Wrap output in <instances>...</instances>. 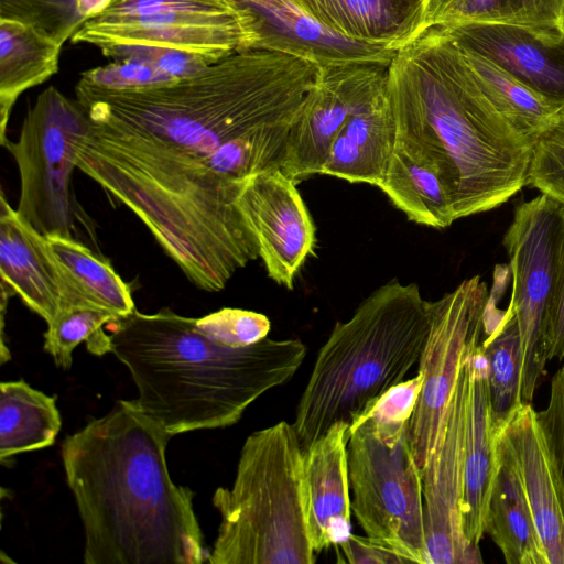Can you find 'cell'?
Returning a JSON list of instances; mask_svg holds the SVG:
<instances>
[{
    "label": "cell",
    "mask_w": 564,
    "mask_h": 564,
    "mask_svg": "<svg viewBox=\"0 0 564 564\" xmlns=\"http://www.w3.org/2000/svg\"><path fill=\"white\" fill-rule=\"evenodd\" d=\"M318 74L303 58L247 50L172 84L122 91L75 87L91 121L80 142L154 164L202 160L249 131L291 122Z\"/></svg>",
    "instance_id": "cell-1"
},
{
    "label": "cell",
    "mask_w": 564,
    "mask_h": 564,
    "mask_svg": "<svg viewBox=\"0 0 564 564\" xmlns=\"http://www.w3.org/2000/svg\"><path fill=\"white\" fill-rule=\"evenodd\" d=\"M172 435L135 399L65 437L62 460L80 517L86 564H202L194 492L171 479Z\"/></svg>",
    "instance_id": "cell-2"
},
{
    "label": "cell",
    "mask_w": 564,
    "mask_h": 564,
    "mask_svg": "<svg viewBox=\"0 0 564 564\" xmlns=\"http://www.w3.org/2000/svg\"><path fill=\"white\" fill-rule=\"evenodd\" d=\"M387 90L395 133L437 161L455 219L494 209L527 185L531 143L491 104L445 29L426 28L395 51Z\"/></svg>",
    "instance_id": "cell-3"
},
{
    "label": "cell",
    "mask_w": 564,
    "mask_h": 564,
    "mask_svg": "<svg viewBox=\"0 0 564 564\" xmlns=\"http://www.w3.org/2000/svg\"><path fill=\"white\" fill-rule=\"evenodd\" d=\"M109 325L110 352L129 369L139 408L172 436L236 424L262 394L290 381L306 356L297 338L224 346L196 318L169 308L135 310Z\"/></svg>",
    "instance_id": "cell-4"
},
{
    "label": "cell",
    "mask_w": 564,
    "mask_h": 564,
    "mask_svg": "<svg viewBox=\"0 0 564 564\" xmlns=\"http://www.w3.org/2000/svg\"><path fill=\"white\" fill-rule=\"evenodd\" d=\"M430 317L415 283L390 280L351 317L337 322L318 350L292 423L303 449L336 423L350 430L419 364Z\"/></svg>",
    "instance_id": "cell-5"
},
{
    "label": "cell",
    "mask_w": 564,
    "mask_h": 564,
    "mask_svg": "<svg viewBox=\"0 0 564 564\" xmlns=\"http://www.w3.org/2000/svg\"><path fill=\"white\" fill-rule=\"evenodd\" d=\"M213 505L221 521L209 564H314L307 521L303 448L293 424L280 421L245 441L231 488Z\"/></svg>",
    "instance_id": "cell-6"
},
{
    "label": "cell",
    "mask_w": 564,
    "mask_h": 564,
    "mask_svg": "<svg viewBox=\"0 0 564 564\" xmlns=\"http://www.w3.org/2000/svg\"><path fill=\"white\" fill-rule=\"evenodd\" d=\"M409 423L369 414L352 429L347 445L351 511L366 536L408 563L427 564L422 473Z\"/></svg>",
    "instance_id": "cell-7"
},
{
    "label": "cell",
    "mask_w": 564,
    "mask_h": 564,
    "mask_svg": "<svg viewBox=\"0 0 564 564\" xmlns=\"http://www.w3.org/2000/svg\"><path fill=\"white\" fill-rule=\"evenodd\" d=\"M70 41L96 46L106 57L119 50L164 47L215 63L256 50L259 32L253 11L240 0H113Z\"/></svg>",
    "instance_id": "cell-8"
},
{
    "label": "cell",
    "mask_w": 564,
    "mask_h": 564,
    "mask_svg": "<svg viewBox=\"0 0 564 564\" xmlns=\"http://www.w3.org/2000/svg\"><path fill=\"white\" fill-rule=\"evenodd\" d=\"M90 127L84 106L50 86L28 110L18 141L2 144L19 170L17 212L44 236L75 238L77 219L90 229L72 187L75 150Z\"/></svg>",
    "instance_id": "cell-9"
},
{
    "label": "cell",
    "mask_w": 564,
    "mask_h": 564,
    "mask_svg": "<svg viewBox=\"0 0 564 564\" xmlns=\"http://www.w3.org/2000/svg\"><path fill=\"white\" fill-rule=\"evenodd\" d=\"M564 240V205L541 194L517 206L502 243L510 260L522 351V402L531 404L549 362L546 333Z\"/></svg>",
    "instance_id": "cell-10"
},
{
    "label": "cell",
    "mask_w": 564,
    "mask_h": 564,
    "mask_svg": "<svg viewBox=\"0 0 564 564\" xmlns=\"http://www.w3.org/2000/svg\"><path fill=\"white\" fill-rule=\"evenodd\" d=\"M489 297L487 284L476 275L441 299L427 301L430 329L417 368L423 384L409 423L410 443L421 473L445 426L464 356L480 341Z\"/></svg>",
    "instance_id": "cell-11"
},
{
    "label": "cell",
    "mask_w": 564,
    "mask_h": 564,
    "mask_svg": "<svg viewBox=\"0 0 564 564\" xmlns=\"http://www.w3.org/2000/svg\"><path fill=\"white\" fill-rule=\"evenodd\" d=\"M388 66L352 63L319 68L294 117L281 161L295 183L319 174L328 150L348 118L387 91Z\"/></svg>",
    "instance_id": "cell-12"
},
{
    "label": "cell",
    "mask_w": 564,
    "mask_h": 564,
    "mask_svg": "<svg viewBox=\"0 0 564 564\" xmlns=\"http://www.w3.org/2000/svg\"><path fill=\"white\" fill-rule=\"evenodd\" d=\"M467 351L438 444L422 471L427 564L484 562L479 546L468 541L463 529L462 502L468 399Z\"/></svg>",
    "instance_id": "cell-13"
},
{
    "label": "cell",
    "mask_w": 564,
    "mask_h": 564,
    "mask_svg": "<svg viewBox=\"0 0 564 564\" xmlns=\"http://www.w3.org/2000/svg\"><path fill=\"white\" fill-rule=\"evenodd\" d=\"M236 204L257 239L269 278L292 290L315 246V227L296 183L280 167L264 170L247 180Z\"/></svg>",
    "instance_id": "cell-14"
},
{
    "label": "cell",
    "mask_w": 564,
    "mask_h": 564,
    "mask_svg": "<svg viewBox=\"0 0 564 564\" xmlns=\"http://www.w3.org/2000/svg\"><path fill=\"white\" fill-rule=\"evenodd\" d=\"M498 438L519 474L549 564H564V479L539 412L522 403Z\"/></svg>",
    "instance_id": "cell-15"
},
{
    "label": "cell",
    "mask_w": 564,
    "mask_h": 564,
    "mask_svg": "<svg viewBox=\"0 0 564 564\" xmlns=\"http://www.w3.org/2000/svg\"><path fill=\"white\" fill-rule=\"evenodd\" d=\"M445 29L464 48L564 108V35L525 26L466 23Z\"/></svg>",
    "instance_id": "cell-16"
},
{
    "label": "cell",
    "mask_w": 564,
    "mask_h": 564,
    "mask_svg": "<svg viewBox=\"0 0 564 564\" xmlns=\"http://www.w3.org/2000/svg\"><path fill=\"white\" fill-rule=\"evenodd\" d=\"M254 13L259 41L269 50L308 61L319 68L352 63L389 65L395 51L384 44L345 37L290 0H240Z\"/></svg>",
    "instance_id": "cell-17"
},
{
    "label": "cell",
    "mask_w": 564,
    "mask_h": 564,
    "mask_svg": "<svg viewBox=\"0 0 564 564\" xmlns=\"http://www.w3.org/2000/svg\"><path fill=\"white\" fill-rule=\"evenodd\" d=\"M468 399L466 411L463 529L474 545H479L487 528L489 499L497 471V434L503 421L492 411L488 361L481 343L466 355Z\"/></svg>",
    "instance_id": "cell-18"
},
{
    "label": "cell",
    "mask_w": 564,
    "mask_h": 564,
    "mask_svg": "<svg viewBox=\"0 0 564 564\" xmlns=\"http://www.w3.org/2000/svg\"><path fill=\"white\" fill-rule=\"evenodd\" d=\"M351 434L336 423L303 449L306 521L316 554L351 534L347 445Z\"/></svg>",
    "instance_id": "cell-19"
},
{
    "label": "cell",
    "mask_w": 564,
    "mask_h": 564,
    "mask_svg": "<svg viewBox=\"0 0 564 564\" xmlns=\"http://www.w3.org/2000/svg\"><path fill=\"white\" fill-rule=\"evenodd\" d=\"M1 283L46 324L62 310L66 285L46 236L25 221L1 192Z\"/></svg>",
    "instance_id": "cell-20"
},
{
    "label": "cell",
    "mask_w": 564,
    "mask_h": 564,
    "mask_svg": "<svg viewBox=\"0 0 564 564\" xmlns=\"http://www.w3.org/2000/svg\"><path fill=\"white\" fill-rule=\"evenodd\" d=\"M378 187L416 224L445 228L456 220L440 164L422 145L404 135L395 133L384 177Z\"/></svg>",
    "instance_id": "cell-21"
},
{
    "label": "cell",
    "mask_w": 564,
    "mask_h": 564,
    "mask_svg": "<svg viewBox=\"0 0 564 564\" xmlns=\"http://www.w3.org/2000/svg\"><path fill=\"white\" fill-rule=\"evenodd\" d=\"M395 138L388 90L354 112L336 134L323 175L379 186Z\"/></svg>",
    "instance_id": "cell-22"
},
{
    "label": "cell",
    "mask_w": 564,
    "mask_h": 564,
    "mask_svg": "<svg viewBox=\"0 0 564 564\" xmlns=\"http://www.w3.org/2000/svg\"><path fill=\"white\" fill-rule=\"evenodd\" d=\"M336 33L397 51L422 28L424 0H290Z\"/></svg>",
    "instance_id": "cell-23"
},
{
    "label": "cell",
    "mask_w": 564,
    "mask_h": 564,
    "mask_svg": "<svg viewBox=\"0 0 564 564\" xmlns=\"http://www.w3.org/2000/svg\"><path fill=\"white\" fill-rule=\"evenodd\" d=\"M497 463L486 533L508 564H549L519 474L498 434Z\"/></svg>",
    "instance_id": "cell-24"
},
{
    "label": "cell",
    "mask_w": 564,
    "mask_h": 564,
    "mask_svg": "<svg viewBox=\"0 0 564 564\" xmlns=\"http://www.w3.org/2000/svg\"><path fill=\"white\" fill-rule=\"evenodd\" d=\"M66 285L62 307L89 306L108 311L118 318L135 311L130 286L108 260L75 238L46 236Z\"/></svg>",
    "instance_id": "cell-25"
},
{
    "label": "cell",
    "mask_w": 564,
    "mask_h": 564,
    "mask_svg": "<svg viewBox=\"0 0 564 564\" xmlns=\"http://www.w3.org/2000/svg\"><path fill=\"white\" fill-rule=\"evenodd\" d=\"M62 47L29 24L0 19L1 145L7 140V124L17 99L57 73Z\"/></svg>",
    "instance_id": "cell-26"
},
{
    "label": "cell",
    "mask_w": 564,
    "mask_h": 564,
    "mask_svg": "<svg viewBox=\"0 0 564 564\" xmlns=\"http://www.w3.org/2000/svg\"><path fill=\"white\" fill-rule=\"evenodd\" d=\"M62 427L56 397L24 380L0 384V459L48 447Z\"/></svg>",
    "instance_id": "cell-27"
},
{
    "label": "cell",
    "mask_w": 564,
    "mask_h": 564,
    "mask_svg": "<svg viewBox=\"0 0 564 564\" xmlns=\"http://www.w3.org/2000/svg\"><path fill=\"white\" fill-rule=\"evenodd\" d=\"M475 22L564 35V0H424L421 31Z\"/></svg>",
    "instance_id": "cell-28"
},
{
    "label": "cell",
    "mask_w": 564,
    "mask_h": 564,
    "mask_svg": "<svg viewBox=\"0 0 564 564\" xmlns=\"http://www.w3.org/2000/svg\"><path fill=\"white\" fill-rule=\"evenodd\" d=\"M459 47L488 99L532 145L535 135L563 108L550 102L490 59Z\"/></svg>",
    "instance_id": "cell-29"
},
{
    "label": "cell",
    "mask_w": 564,
    "mask_h": 564,
    "mask_svg": "<svg viewBox=\"0 0 564 564\" xmlns=\"http://www.w3.org/2000/svg\"><path fill=\"white\" fill-rule=\"evenodd\" d=\"M481 347L489 367L492 411L499 421H505L523 403L520 334L516 315L509 306L481 341Z\"/></svg>",
    "instance_id": "cell-30"
},
{
    "label": "cell",
    "mask_w": 564,
    "mask_h": 564,
    "mask_svg": "<svg viewBox=\"0 0 564 564\" xmlns=\"http://www.w3.org/2000/svg\"><path fill=\"white\" fill-rule=\"evenodd\" d=\"M117 319L108 311L89 306L61 310L47 324L43 348L51 355L56 367L68 370L73 365V351L83 341L94 355L110 352V336L104 326Z\"/></svg>",
    "instance_id": "cell-31"
},
{
    "label": "cell",
    "mask_w": 564,
    "mask_h": 564,
    "mask_svg": "<svg viewBox=\"0 0 564 564\" xmlns=\"http://www.w3.org/2000/svg\"><path fill=\"white\" fill-rule=\"evenodd\" d=\"M527 185L564 205V108L532 142Z\"/></svg>",
    "instance_id": "cell-32"
},
{
    "label": "cell",
    "mask_w": 564,
    "mask_h": 564,
    "mask_svg": "<svg viewBox=\"0 0 564 564\" xmlns=\"http://www.w3.org/2000/svg\"><path fill=\"white\" fill-rule=\"evenodd\" d=\"M0 19L29 24L62 45L85 22L76 0H0Z\"/></svg>",
    "instance_id": "cell-33"
},
{
    "label": "cell",
    "mask_w": 564,
    "mask_h": 564,
    "mask_svg": "<svg viewBox=\"0 0 564 564\" xmlns=\"http://www.w3.org/2000/svg\"><path fill=\"white\" fill-rule=\"evenodd\" d=\"M175 82L177 79L151 63L140 59H122L82 73L76 87L99 91H122Z\"/></svg>",
    "instance_id": "cell-34"
},
{
    "label": "cell",
    "mask_w": 564,
    "mask_h": 564,
    "mask_svg": "<svg viewBox=\"0 0 564 564\" xmlns=\"http://www.w3.org/2000/svg\"><path fill=\"white\" fill-rule=\"evenodd\" d=\"M196 326L216 343L234 348L253 345L268 337L271 329L265 315L229 307L196 318Z\"/></svg>",
    "instance_id": "cell-35"
},
{
    "label": "cell",
    "mask_w": 564,
    "mask_h": 564,
    "mask_svg": "<svg viewBox=\"0 0 564 564\" xmlns=\"http://www.w3.org/2000/svg\"><path fill=\"white\" fill-rule=\"evenodd\" d=\"M109 57L115 61L140 59L151 63L177 80L188 77L213 64L202 56L164 47L119 50L111 53Z\"/></svg>",
    "instance_id": "cell-36"
},
{
    "label": "cell",
    "mask_w": 564,
    "mask_h": 564,
    "mask_svg": "<svg viewBox=\"0 0 564 564\" xmlns=\"http://www.w3.org/2000/svg\"><path fill=\"white\" fill-rule=\"evenodd\" d=\"M564 479V367L552 378L550 401L539 412Z\"/></svg>",
    "instance_id": "cell-37"
},
{
    "label": "cell",
    "mask_w": 564,
    "mask_h": 564,
    "mask_svg": "<svg viewBox=\"0 0 564 564\" xmlns=\"http://www.w3.org/2000/svg\"><path fill=\"white\" fill-rule=\"evenodd\" d=\"M345 562L351 564H403L408 563L400 554L368 536L350 534L338 544Z\"/></svg>",
    "instance_id": "cell-38"
},
{
    "label": "cell",
    "mask_w": 564,
    "mask_h": 564,
    "mask_svg": "<svg viewBox=\"0 0 564 564\" xmlns=\"http://www.w3.org/2000/svg\"><path fill=\"white\" fill-rule=\"evenodd\" d=\"M547 360L564 358V240L561 253L556 291L549 317L546 333Z\"/></svg>",
    "instance_id": "cell-39"
},
{
    "label": "cell",
    "mask_w": 564,
    "mask_h": 564,
    "mask_svg": "<svg viewBox=\"0 0 564 564\" xmlns=\"http://www.w3.org/2000/svg\"><path fill=\"white\" fill-rule=\"evenodd\" d=\"M113 0H76L77 11L84 21L104 13Z\"/></svg>",
    "instance_id": "cell-40"
}]
</instances>
